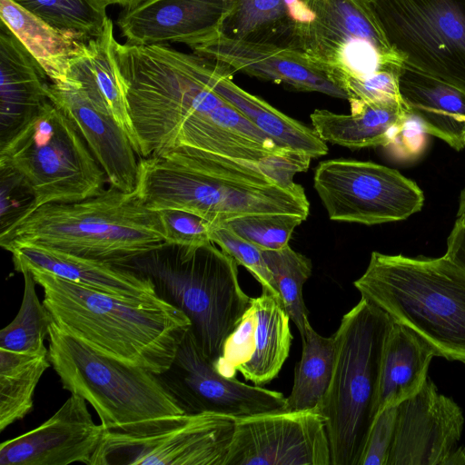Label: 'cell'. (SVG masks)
Segmentation results:
<instances>
[{
    "label": "cell",
    "mask_w": 465,
    "mask_h": 465,
    "mask_svg": "<svg viewBox=\"0 0 465 465\" xmlns=\"http://www.w3.org/2000/svg\"><path fill=\"white\" fill-rule=\"evenodd\" d=\"M193 53L260 79L285 84L302 92H318L347 99L345 91L303 53L273 45L223 35L192 48Z\"/></svg>",
    "instance_id": "obj_20"
},
{
    "label": "cell",
    "mask_w": 465,
    "mask_h": 465,
    "mask_svg": "<svg viewBox=\"0 0 465 465\" xmlns=\"http://www.w3.org/2000/svg\"><path fill=\"white\" fill-rule=\"evenodd\" d=\"M238 265L209 242L164 243L121 267L148 277L156 294L189 318L201 352L213 363L252 300L240 285Z\"/></svg>",
    "instance_id": "obj_6"
},
{
    "label": "cell",
    "mask_w": 465,
    "mask_h": 465,
    "mask_svg": "<svg viewBox=\"0 0 465 465\" xmlns=\"http://www.w3.org/2000/svg\"><path fill=\"white\" fill-rule=\"evenodd\" d=\"M313 185L332 221L366 225L402 221L421 210L412 180L372 162L331 159L315 169Z\"/></svg>",
    "instance_id": "obj_13"
},
{
    "label": "cell",
    "mask_w": 465,
    "mask_h": 465,
    "mask_svg": "<svg viewBox=\"0 0 465 465\" xmlns=\"http://www.w3.org/2000/svg\"><path fill=\"white\" fill-rule=\"evenodd\" d=\"M113 29V23L108 17L102 35L89 40L84 51L71 61L66 82L78 84L97 108L108 114L119 124L140 157L139 141L130 116L124 88L116 71V40Z\"/></svg>",
    "instance_id": "obj_27"
},
{
    "label": "cell",
    "mask_w": 465,
    "mask_h": 465,
    "mask_svg": "<svg viewBox=\"0 0 465 465\" xmlns=\"http://www.w3.org/2000/svg\"><path fill=\"white\" fill-rule=\"evenodd\" d=\"M399 90L427 134L456 151L465 147V90L403 64Z\"/></svg>",
    "instance_id": "obj_26"
},
{
    "label": "cell",
    "mask_w": 465,
    "mask_h": 465,
    "mask_svg": "<svg viewBox=\"0 0 465 465\" xmlns=\"http://www.w3.org/2000/svg\"><path fill=\"white\" fill-rule=\"evenodd\" d=\"M36 243L121 266L166 243L157 211L114 186L75 202L44 204L0 234L5 249Z\"/></svg>",
    "instance_id": "obj_4"
},
{
    "label": "cell",
    "mask_w": 465,
    "mask_h": 465,
    "mask_svg": "<svg viewBox=\"0 0 465 465\" xmlns=\"http://www.w3.org/2000/svg\"><path fill=\"white\" fill-rule=\"evenodd\" d=\"M157 375L185 413L242 418L286 411L282 392L219 374L201 352L190 328L169 370Z\"/></svg>",
    "instance_id": "obj_15"
},
{
    "label": "cell",
    "mask_w": 465,
    "mask_h": 465,
    "mask_svg": "<svg viewBox=\"0 0 465 465\" xmlns=\"http://www.w3.org/2000/svg\"><path fill=\"white\" fill-rule=\"evenodd\" d=\"M313 18L302 52L346 93L384 70H401L372 0H312Z\"/></svg>",
    "instance_id": "obj_10"
},
{
    "label": "cell",
    "mask_w": 465,
    "mask_h": 465,
    "mask_svg": "<svg viewBox=\"0 0 465 465\" xmlns=\"http://www.w3.org/2000/svg\"><path fill=\"white\" fill-rule=\"evenodd\" d=\"M426 132L420 122L411 113L394 141L389 145L394 155L401 158L418 156L426 144Z\"/></svg>",
    "instance_id": "obj_41"
},
{
    "label": "cell",
    "mask_w": 465,
    "mask_h": 465,
    "mask_svg": "<svg viewBox=\"0 0 465 465\" xmlns=\"http://www.w3.org/2000/svg\"><path fill=\"white\" fill-rule=\"evenodd\" d=\"M436 352L409 327L394 322L387 336L381 359L377 415L416 393L427 380Z\"/></svg>",
    "instance_id": "obj_29"
},
{
    "label": "cell",
    "mask_w": 465,
    "mask_h": 465,
    "mask_svg": "<svg viewBox=\"0 0 465 465\" xmlns=\"http://www.w3.org/2000/svg\"><path fill=\"white\" fill-rule=\"evenodd\" d=\"M230 10V0H146L117 24L130 45L178 42L193 48L221 35Z\"/></svg>",
    "instance_id": "obj_19"
},
{
    "label": "cell",
    "mask_w": 465,
    "mask_h": 465,
    "mask_svg": "<svg viewBox=\"0 0 465 465\" xmlns=\"http://www.w3.org/2000/svg\"><path fill=\"white\" fill-rule=\"evenodd\" d=\"M301 339L302 356L295 365L292 388L286 398V411H290L315 409L329 387L333 370V336H322L309 325Z\"/></svg>",
    "instance_id": "obj_32"
},
{
    "label": "cell",
    "mask_w": 465,
    "mask_h": 465,
    "mask_svg": "<svg viewBox=\"0 0 465 465\" xmlns=\"http://www.w3.org/2000/svg\"><path fill=\"white\" fill-rule=\"evenodd\" d=\"M445 255L465 272V224L458 220L448 237Z\"/></svg>",
    "instance_id": "obj_42"
},
{
    "label": "cell",
    "mask_w": 465,
    "mask_h": 465,
    "mask_svg": "<svg viewBox=\"0 0 465 465\" xmlns=\"http://www.w3.org/2000/svg\"><path fill=\"white\" fill-rule=\"evenodd\" d=\"M393 321L362 298L336 332L329 387L315 408L324 418L331 465H361L377 416L382 352Z\"/></svg>",
    "instance_id": "obj_7"
},
{
    "label": "cell",
    "mask_w": 465,
    "mask_h": 465,
    "mask_svg": "<svg viewBox=\"0 0 465 465\" xmlns=\"http://www.w3.org/2000/svg\"><path fill=\"white\" fill-rule=\"evenodd\" d=\"M5 250L12 253L14 268L19 272L34 268L128 300H161L148 277L127 268L31 242L13 243Z\"/></svg>",
    "instance_id": "obj_22"
},
{
    "label": "cell",
    "mask_w": 465,
    "mask_h": 465,
    "mask_svg": "<svg viewBox=\"0 0 465 465\" xmlns=\"http://www.w3.org/2000/svg\"><path fill=\"white\" fill-rule=\"evenodd\" d=\"M35 203L33 187L25 177L6 163H0V234L28 215Z\"/></svg>",
    "instance_id": "obj_38"
},
{
    "label": "cell",
    "mask_w": 465,
    "mask_h": 465,
    "mask_svg": "<svg viewBox=\"0 0 465 465\" xmlns=\"http://www.w3.org/2000/svg\"><path fill=\"white\" fill-rule=\"evenodd\" d=\"M221 35L302 52L312 0H230Z\"/></svg>",
    "instance_id": "obj_24"
},
{
    "label": "cell",
    "mask_w": 465,
    "mask_h": 465,
    "mask_svg": "<svg viewBox=\"0 0 465 465\" xmlns=\"http://www.w3.org/2000/svg\"><path fill=\"white\" fill-rule=\"evenodd\" d=\"M252 298L239 324L226 339L213 363L223 377L240 372L246 381L262 386L275 379L287 360L292 335L291 318L281 298L262 289Z\"/></svg>",
    "instance_id": "obj_16"
},
{
    "label": "cell",
    "mask_w": 465,
    "mask_h": 465,
    "mask_svg": "<svg viewBox=\"0 0 465 465\" xmlns=\"http://www.w3.org/2000/svg\"><path fill=\"white\" fill-rule=\"evenodd\" d=\"M294 171L196 152L174 160L141 157L135 191L153 211L176 209L215 224L262 213L307 219L310 203Z\"/></svg>",
    "instance_id": "obj_2"
},
{
    "label": "cell",
    "mask_w": 465,
    "mask_h": 465,
    "mask_svg": "<svg viewBox=\"0 0 465 465\" xmlns=\"http://www.w3.org/2000/svg\"><path fill=\"white\" fill-rule=\"evenodd\" d=\"M353 285L394 322L420 336L436 356L465 363V272L445 254L411 258L372 252Z\"/></svg>",
    "instance_id": "obj_5"
},
{
    "label": "cell",
    "mask_w": 465,
    "mask_h": 465,
    "mask_svg": "<svg viewBox=\"0 0 465 465\" xmlns=\"http://www.w3.org/2000/svg\"><path fill=\"white\" fill-rule=\"evenodd\" d=\"M404 64L465 90V0H372Z\"/></svg>",
    "instance_id": "obj_12"
},
{
    "label": "cell",
    "mask_w": 465,
    "mask_h": 465,
    "mask_svg": "<svg viewBox=\"0 0 465 465\" xmlns=\"http://www.w3.org/2000/svg\"><path fill=\"white\" fill-rule=\"evenodd\" d=\"M114 62L140 158L206 152L286 169L298 162L297 153L278 146L210 86L200 55L115 41Z\"/></svg>",
    "instance_id": "obj_1"
},
{
    "label": "cell",
    "mask_w": 465,
    "mask_h": 465,
    "mask_svg": "<svg viewBox=\"0 0 465 465\" xmlns=\"http://www.w3.org/2000/svg\"><path fill=\"white\" fill-rule=\"evenodd\" d=\"M397 405L383 409L371 426L361 465H387L391 448Z\"/></svg>",
    "instance_id": "obj_40"
},
{
    "label": "cell",
    "mask_w": 465,
    "mask_h": 465,
    "mask_svg": "<svg viewBox=\"0 0 465 465\" xmlns=\"http://www.w3.org/2000/svg\"><path fill=\"white\" fill-rule=\"evenodd\" d=\"M157 212L166 243L201 245L212 242L210 235L215 223L182 210L163 209Z\"/></svg>",
    "instance_id": "obj_39"
},
{
    "label": "cell",
    "mask_w": 465,
    "mask_h": 465,
    "mask_svg": "<svg viewBox=\"0 0 465 465\" xmlns=\"http://www.w3.org/2000/svg\"><path fill=\"white\" fill-rule=\"evenodd\" d=\"M0 17L52 83L66 82L71 61L86 43L54 28L12 0H0Z\"/></svg>",
    "instance_id": "obj_30"
},
{
    "label": "cell",
    "mask_w": 465,
    "mask_h": 465,
    "mask_svg": "<svg viewBox=\"0 0 465 465\" xmlns=\"http://www.w3.org/2000/svg\"><path fill=\"white\" fill-rule=\"evenodd\" d=\"M50 365L48 349L35 353L0 349L1 431L33 410L35 388Z\"/></svg>",
    "instance_id": "obj_31"
},
{
    "label": "cell",
    "mask_w": 465,
    "mask_h": 465,
    "mask_svg": "<svg viewBox=\"0 0 465 465\" xmlns=\"http://www.w3.org/2000/svg\"><path fill=\"white\" fill-rule=\"evenodd\" d=\"M409 114L402 100H387L361 104L350 114L315 110L310 118L312 129L322 141L361 149L389 146Z\"/></svg>",
    "instance_id": "obj_28"
},
{
    "label": "cell",
    "mask_w": 465,
    "mask_h": 465,
    "mask_svg": "<svg viewBox=\"0 0 465 465\" xmlns=\"http://www.w3.org/2000/svg\"><path fill=\"white\" fill-rule=\"evenodd\" d=\"M210 239L233 258L239 265L245 267L260 282L262 289L281 298L273 276L262 256V249L223 224L213 225Z\"/></svg>",
    "instance_id": "obj_37"
},
{
    "label": "cell",
    "mask_w": 465,
    "mask_h": 465,
    "mask_svg": "<svg viewBox=\"0 0 465 465\" xmlns=\"http://www.w3.org/2000/svg\"><path fill=\"white\" fill-rule=\"evenodd\" d=\"M464 421L460 407L428 377L416 393L397 405L387 465H447Z\"/></svg>",
    "instance_id": "obj_17"
},
{
    "label": "cell",
    "mask_w": 465,
    "mask_h": 465,
    "mask_svg": "<svg viewBox=\"0 0 465 465\" xmlns=\"http://www.w3.org/2000/svg\"><path fill=\"white\" fill-rule=\"evenodd\" d=\"M105 428L96 424L86 401L74 393L37 428L2 442L1 465H90Z\"/></svg>",
    "instance_id": "obj_18"
},
{
    "label": "cell",
    "mask_w": 465,
    "mask_h": 465,
    "mask_svg": "<svg viewBox=\"0 0 465 465\" xmlns=\"http://www.w3.org/2000/svg\"><path fill=\"white\" fill-rule=\"evenodd\" d=\"M224 465H331L324 418L316 409L237 418Z\"/></svg>",
    "instance_id": "obj_14"
},
{
    "label": "cell",
    "mask_w": 465,
    "mask_h": 465,
    "mask_svg": "<svg viewBox=\"0 0 465 465\" xmlns=\"http://www.w3.org/2000/svg\"><path fill=\"white\" fill-rule=\"evenodd\" d=\"M54 28L87 43L102 35L108 19L102 0H12Z\"/></svg>",
    "instance_id": "obj_33"
},
{
    "label": "cell",
    "mask_w": 465,
    "mask_h": 465,
    "mask_svg": "<svg viewBox=\"0 0 465 465\" xmlns=\"http://www.w3.org/2000/svg\"><path fill=\"white\" fill-rule=\"evenodd\" d=\"M262 253L284 308L302 338L311 325L302 293L303 285L312 274L311 260L292 250L289 244L279 250H262Z\"/></svg>",
    "instance_id": "obj_34"
},
{
    "label": "cell",
    "mask_w": 465,
    "mask_h": 465,
    "mask_svg": "<svg viewBox=\"0 0 465 465\" xmlns=\"http://www.w3.org/2000/svg\"><path fill=\"white\" fill-rule=\"evenodd\" d=\"M201 70L210 86L281 148L317 158L328 147L312 128L280 112L232 82L227 66L201 56Z\"/></svg>",
    "instance_id": "obj_25"
},
{
    "label": "cell",
    "mask_w": 465,
    "mask_h": 465,
    "mask_svg": "<svg viewBox=\"0 0 465 465\" xmlns=\"http://www.w3.org/2000/svg\"><path fill=\"white\" fill-rule=\"evenodd\" d=\"M48 357L64 390L83 397L105 429L184 413L158 375L109 356L52 322Z\"/></svg>",
    "instance_id": "obj_8"
},
{
    "label": "cell",
    "mask_w": 465,
    "mask_h": 465,
    "mask_svg": "<svg viewBox=\"0 0 465 465\" xmlns=\"http://www.w3.org/2000/svg\"><path fill=\"white\" fill-rule=\"evenodd\" d=\"M146 0H102L105 6L110 5H119L126 10L134 9L142 5Z\"/></svg>",
    "instance_id": "obj_43"
},
{
    "label": "cell",
    "mask_w": 465,
    "mask_h": 465,
    "mask_svg": "<svg viewBox=\"0 0 465 465\" xmlns=\"http://www.w3.org/2000/svg\"><path fill=\"white\" fill-rule=\"evenodd\" d=\"M457 220L465 224V187L462 189L460 194Z\"/></svg>",
    "instance_id": "obj_44"
},
{
    "label": "cell",
    "mask_w": 465,
    "mask_h": 465,
    "mask_svg": "<svg viewBox=\"0 0 465 465\" xmlns=\"http://www.w3.org/2000/svg\"><path fill=\"white\" fill-rule=\"evenodd\" d=\"M0 163L13 166L33 187L32 212L46 203L94 196L107 180L75 124L49 98L0 146Z\"/></svg>",
    "instance_id": "obj_9"
},
{
    "label": "cell",
    "mask_w": 465,
    "mask_h": 465,
    "mask_svg": "<svg viewBox=\"0 0 465 465\" xmlns=\"http://www.w3.org/2000/svg\"><path fill=\"white\" fill-rule=\"evenodd\" d=\"M46 93L75 124L105 173L109 185L127 193L134 191L140 157L119 124L97 108L74 82H51Z\"/></svg>",
    "instance_id": "obj_21"
},
{
    "label": "cell",
    "mask_w": 465,
    "mask_h": 465,
    "mask_svg": "<svg viewBox=\"0 0 465 465\" xmlns=\"http://www.w3.org/2000/svg\"><path fill=\"white\" fill-rule=\"evenodd\" d=\"M305 220L293 213H262L233 218L220 224L262 250H279L288 245L295 228Z\"/></svg>",
    "instance_id": "obj_36"
},
{
    "label": "cell",
    "mask_w": 465,
    "mask_h": 465,
    "mask_svg": "<svg viewBox=\"0 0 465 465\" xmlns=\"http://www.w3.org/2000/svg\"><path fill=\"white\" fill-rule=\"evenodd\" d=\"M47 78L37 61L1 20L0 146L8 142L48 100Z\"/></svg>",
    "instance_id": "obj_23"
},
{
    "label": "cell",
    "mask_w": 465,
    "mask_h": 465,
    "mask_svg": "<svg viewBox=\"0 0 465 465\" xmlns=\"http://www.w3.org/2000/svg\"><path fill=\"white\" fill-rule=\"evenodd\" d=\"M465 364V363H464Z\"/></svg>",
    "instance_id": "obj_45"
},
{
    "label": "cell",
    "mask_w": 465,
    "mask_h": 465,
    "mask_svg": "<svg viewBox=\"0 0 465 465\" xmlns=\"http://www.w3.org/2000/svg\"><path fill=\"white\" fill-rule=\"evenodd\" d=\"M24 295L20 309L15 319L0 331V349L25 353H35L47 348L53 322L49 312L36 293V282L30 271L25 270Z\"/></svg>",
    "instance_id": "obj_35"
},
{
    "label": "cell",
    "mask_w": 465,
    "mask_h": 465,
    "mask_svg": "<svg viewBox=\"0 0 465 465\" xmlns=\"http://www.w3.org/2000/svg\"><path fill=\"white\" fill-rule=\"evenodd\" d=\"M25 270L42 287L43 304L57 327L109 356L155 374L169 370L191 327L189 318L163 299L128 300L42 270Z\"/></svg>",
    "instance_id": "obj_3"
},
{
    "label": "cell",
    "mask_w": 465,
    "mask_h": 465,
    "mask_svg": "<svg viewBox=\"0 0 465 465\" xmlns=\"http://www.w3.org/2000/svg\"><path fill=\"white\" fill-rule=\"evenodd\" d=\"M236 419L184 412L105 429L90 465H224Z\"/></svg>",
    "instance_id": "obj_11"
}]
</instances>
